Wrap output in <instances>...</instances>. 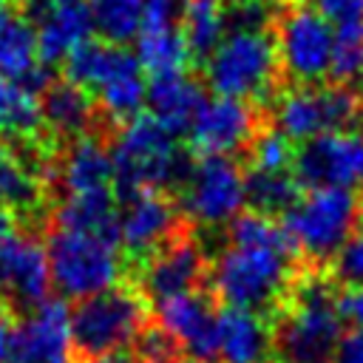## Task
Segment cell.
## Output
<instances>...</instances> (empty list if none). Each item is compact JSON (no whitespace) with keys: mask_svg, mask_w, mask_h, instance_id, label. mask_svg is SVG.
I'll return each instance as SVG.
<instances>
[{"mask_svg":"<svg viewBox=\"0 0 363 363\" xmlns=\"http://www.w3.org/2000/svg\"><path fill=\"white\" fill-rule=\"evenodd\" d=\"M303 187L292 176V170L267 173V170H250L244 167V204L252 213H261L267 218H284L301 199Z\"/></svg>","mask_w":363,"mask_h":363,"instance_id":"26","label":"cell"},{"mask_svg":"<svg viewBox=\"0 0 363 363\" xmlns=\"http://www.w3.org/2000/svg\"><path fill=\"white\" fill-rule=\"evenodd\" d=\"M145 0H88L94 31L113 45H125L142 31Z\"/></svg>","mask_w":363,"mask_h":363,"instance_id":"30","label":"cell"},{"mask_svg":"<svg viewBox=\"0 0 363 363\" xmlns=\"http://www.w3.org/2000/svg\"><path fill=\"white\" fill-rule=\"evenodd\" d=\"M51 298V272L40 233L17 230L0 247V301L20 320Z\"/></svg>","mask_w":363,"mask_h":363,"instance_id":"13","label":"cell"},{"mask_svg":"<svg viewBox=\"0 0 363 363\" xmlns=\"http://www.w3.org/2000/svg\"><path fill=\"white\" fill-rule=\"evenodd\" d=\"M335 363H363V329H352L343 335Z\"/></svg>","mask_w":363,"mask_h":363,"instance_id":"38","label":"cell"},{"mask_svg":"<svg viewBox=\"0 0 363 363\" xmlns=\"http://www.w3.org/2000/svg\"><path fill=\"white\" fill-rule=\"evenodd\" d=\"M224 9H235V6H244V3H252V0H221Z\"/></svg>","mask_w":363,"mask_h":363,"instance_id":"41","label":"cell"},{"mask_svg":"<svg viewBox=\"0 0 363 363\" xmlns=\"http://www.w3.org/2000/svg\"><path fill=\"white\" fill-rule=\"evenodd\" d=\"M23 6V0H0V11L3 9H20Z\"/></svg>","mask_w":363,"mask_h":363,"instance_id":"40","label":"cell"},{"mask_svg":"<svg viewBox=\"0 0 363 363\" xmlns=\"http://www.w3.org/2000/svg\"><path fill=\"white\" fill-rule=\"evenodd\" d=\"M312 6L332 26V31L363 26V0H312Z\"/></svg>","mask_w":363,"mask_h":363,"instance_id":"35","label":"cell"},{"mask_svg":"<svg viewBox=\"0 0 363 363\" xmlns=\"http://www.w3.org/2000/svg\"><path fill=\"white\" fill-rule=\"evenodd\" d=\"M176 201L196 227L227 224L247 207L244 164L230 156H196L193 173Z\"/></svg>","mask_w":363,"mask_h":363,"instance_id":"11","label":"cell"},{"mask_svg":"<svg viewBox=\"0 0 363 363\" xmlns=\"http://www.w3.org/2000/svg\"><path fill=\"white\" fill-rule=\"evenodd\" d=\"M269 125V111L264 105L213 96L196 113L187 130V147L193 156H241L250 150L252 139Z\"/></svg>","mask_w":363,"mask_h":363,"instance_id":"10","label":"cell"},{"mask_svg":"<svg viewBox=\"0 0 363 363\" xmlns=\"http://www.w3.org/2000/svg\"><path fill=\"white\" fill-rule=\"evenodd\" d=\"M326 82L363 91V26L337 28L332 45V62Z\"/></svg>","mask_w":363,"mask_h":363,"instance_id":"31","label":"cell"},{"mask_svg":"<svg viewBox=\"0 0 363 363\" xmlns=\"http://www.w3.org/2000/svg\"><path fill=\"white\" fill-rule=\"evenodd\" d=\"M292 176L303 190L318 187H363V136L354 130L320 133L295 150Z\"/></svg>","mask_w":363,"mask_h":363,"instance_id":"14","label":"cell"},{"mask_svg":"<svg viewBox=\"0 0 363 363\" xmlns=\"http://www.w3.org/2000/svg\"><path fill=\"white\" fill-rule=\"evenodd\" d=\"M45 133L40 96L9 77H0V142H28Z\"/></svg>","mask_w":363,"mask_h":363,"instance_id":"25","label":"cell"},{"mask_svg":"<svg viewBox=\"0 0 363 363\" xmlns=\"http://www.w3.org/2000/svg\"><path fill=\"white\" fill-rule=\"evenodd\" d=\"M111 190L116 204H125L145 190L176 199L193 173L196 156L187 142L182 145L179 136L164 130L147 111H142L116 128L111 139Z\"/></svg>","mask_w":363,"mask_h":363,"instance_id":"2","label":"cell"},{"mask_svg":"<svg viewBox=\"0 0 363 363\" xmlns=\"http://www.w3.org/2000/svg\"><path fill=\"white\" fill-rule=\"evenodd\" d=\"M193 68L199 71L210 54L221 45L227 37V23H224V3L221 0H190L182 9V23H179Z\"/></svg>","mask_w":363,"mask_h":363,"instance_id":"27","label":"cell"},{"mask_svg":"<svg viewBox=\"0 0 363 363\" xmlns=\"http://www.w3.org/2000/svg\"><path fill=\"white\" fill-rule=\"evenodd\" d=\"M301 269L303 264L289 244L224 247L213 258L210 289L224 306L272 318Z\"/></svg>","mask_w":363,"mask_h":363,"instance_id":"3","label":"cell"},{"mask_svg":"<svg viewBox=\"0 0 363 363\" xmlns=\"http://www.w3.org/2000/svg\"><path fill=\"white\" fill-rule=\"evenodd\" d=\"M43 3L51 9V6H62V3H71V0H43Z\"/></svg>","mask_w":363,"mask_h":363,"instance_id":"43","label":"cell"},{"mask_svg":"<svg viewBox=\"0 0 363 363\" xmlns=\"http://www.w3.org/2000/svg\"><path fill=\"white\" fill-rule=\"evenodd\" d=\"M119 207H122L119 238H122V255L128 272H133L142 261H147L187 218L173 196L153 190H145Z\"/></svg>","mask_w":363,"mask_h":363,"instance_id":"15","label":"cell"},{"mask_svg":"<svg viewBox=\"0 0 363 363\" xmlns=\"http://www.w3.org/2000/svg\"><path fill=\"white\" fill-rule=\"evenodd\" d=\"M136 54H130L125 45H113L105 40H85L77 45L60 65V77L82 85L88 94H94L111 74H116L122 65H128Z\"/></svg>","mask_w":363,"mask_h":363,"instance_id":"24","label":"cell"},{"mask_svg":"<svg viewBox=\"0 0 363 363\" xmlns=\"http://www.w3.org/2000/svg\"><path fill=\"white\" fill-rule=\"evenodd\" d=\"M199 74L216 96L247 99L264 108H269L281 88H286L272 28L230 31Z\"/></svg>","mask_w":363,"mask_h":363,"instance_id":"4","label":"cell"},{"mask_svg":"<svg viewBox=\"0 0 363 363\" xmlns=\"http://www.w3.org/2000/svg\"><path fill=\"white\" fill-rule=\"evenodd\" d=\"M272 37L286 85H323L329 77L335 31L312 3L278 0Z\"/></svg>","mask_w":363,"mask_h":363,"instance_id":"8","label":"cell"},{"mask_svg":"<svg viewBox=\"0 0 363 363\" xmlns=\"http://www.w3.org/2000/svg\"><path fill=\"white\" fill-rule=\"evenodd\" d=\"M218 363H275L269 318L235 306H221Z\"/></svg>","mask_w":363,"mask_h":363,"instance_id":"22","label":"cell"},{"mask_svg":"<svg viewBox=\"0 0 363 363\" xmlns=\"http://www.w3.org/2000/svg\"><path fill=\"white\" fill-rule=\"evenodd\" d=\"M184 363H207V360H184Z\"/></svg>","mask_w":363,"mask_h":363,"instance_id":"46","label":"cell"},{"mask_svg":"<svg viewBox=\"0 0 363 363\" xmlns=\"http://www.w3.org/2000/svg\"><path fill=\"white\" fill-rule=\"evenodd\" d=\"M40 111L45 130L57 142H71L85 133H116V125H111L99 108L96 99L77 82L65 77H54L45 91L40 94Z\"/></svg>","mask_w":363,"mask_h":363,"instance_id":"18","label":"cell"},{"mask_svg":"<svg viewBox=\"0 0 363 363\" xmlns=\"http://www.w3.org/2000/svg\"><path fill=\"white\" fill-rule=\"evenodd\" d=\"M295 145L272 128V122L252 139L250 150L244 153L241 164L250 167V170H267V173H281V170H292V162H295Z\"/></svg>","mask_w":363,"mask_h":363,"instance_id":"32","label":"cell"},{"mask_svg":"<svg viewBox=\"0 0 363 363\" xmlns=\"http://www.w3.org/2000/svg\"><path fill=\"white\" fill-rule=\"evenodd\" d=\"M306 269L326 272L340 247L360 230V196L346 187L306 190L303 199L278 218Z\"/></svg>","mask_w":363,"mask_h":363,"instance_id":"6","label":"cell"},{"mask_svg":"<svg viewBox=\"0 0 363 363\" xmlns=\"http://www.w3.org/2000/svg\"><path fill=\"white\" fill-rule=\"evenodd\" d=\"M329 278L340 289H357L363 286V227L340 247L335 261L329 264Z\"/></svg>","mask_w":363,"mask_h":363,"instance_id":"34","label":"cell"},{"mask_svg":"<svg viewBox=\"0 0 363 363\" xmlns=\"http://www.w3.org/2000/svg\"><path fill=\"white\" fill-rule=\"evenodd\" d=\"M133 357L139 363H184V349L182 343L150 315V320L142 326L130 346Z\"/></svg>","mask_w":363,"mask_h":363,"instance_id":"33","label":"cell"},{"mask_svg":"<svg viewBox=\"0 0 363 363\" xmlns=\"http://www.w3.org/2000/svg\"><path fill=\"white\" fill-rule=\"evenodd\" d=\"M147 320L150 303L130 281L77 301L71 309L74 363H94L128 352Z\"/></svg>","mask_w":363,"mask_h":363,"instance_id":"5","label":"cell"},{"mask_svg":"<svg viewBox=\"0 0 363 363\" xmlns=\"http://www.w3.org/2000/svg\"><path fill=\"white\" fill-rule=\"evenodd\" d=\"M354 125H357V133L363 136V108H360V116H357V122H354Z\"/></svg>","mask_w":363,"mask_h":363,"instance_id":"42","label":"cell"},{"mask_svg":"<svg viewBox=\"0 0 363 363\" xmlns=\"http://www.w3.org/2000/svg\"><path fill=\"white\" fill-rule=\"evenodd\" d=\"M37 57V26L20 9L0 11V77L20 82L34 65Z\"/></svg>","mask_w":363,"mask_h":363,"instance_id":"28","label":"cell"},{"mask_svg":"<svg viewBox=\"0 0 363 363\" xmlns=\"http://www.w3.org/2000/svg\"><path fill=\"white\" fill-rule=\"evenodd\" d=\"M156 320L182 343L193 360H218V298L213 289H193L153 303Z\"/></svg>","mask_w":363,"mask_h":363,"instance_id":"16","label":"cell"},{"mask_svg":"<svg viewBox=\"0 0 363 363\" xmlns=\"http://www.w3.org/2000/svg\"><path fill=\"white\" fill-rule=\"evenodd\" d=\"M136 60L142 71H147L150 77H164V74H179L193 68V60L179 26L162 28V31H139Z\"/></svg>","mask_w":363,"mask_h":363,"instance_id":"29","label":"cell"},{"mask_svg":"<svg viewBox=\"0 0 363 363\" xmlns=\"http://www.w3.org/2000/svg\"><path fill=\"white\" fill-rule=\"evenodd\" d=\"M91 34L94 20L88 3L71 0L62 6H51L37 23V57L43 65L57 68L77 45L91 40Z\"/></svg>","mask_w":363,"mask_h":363,"instance_id":"23","label":"cell"},{"mask_svg":"<svg viewBox=\"0 0 363 363\" xmlns=\"http://www.w3.org/2000/svg\"><path fill=\"white\" fill-rule=\"evenodd\" d=\"M182 23V9L173 0H145L142 6V31L176 28Z\"/></svg>","mask_w":363,"mask_h":363,"instance_id":"36","label":"cell"},{"mask_svg":"<svg viewBox=\"0 0 363 363\" xmlns=\"http://www.w3.org/2000/svg\"><path fill=\"white\" fill-rule=\"evenodd\" d=\"M9 363H74L71 312L62 298H48L14 323Z\"/></svg>","mask_w":363,"mask_h":363,"instance_id":"17","label":"cell"},{"mask_svg":"<svg viewBox=\"0 0 363 363\" xmlns=\"http://www.w3.org/2000/svg\"><path fill=\"white\" fill-rule=\"evenodd\" d=\"M269 122L295 147L332 130L323 85H286L269 102Z\"/></svg>","mask_w":363,"mask_h":363,"instance_id":"21","label":"cell"},{"mask_svg":"<svg viewBox=\"0 0 363 363\" xmlns=\"http://www.w3.org/2000/svg\"><path fill=\"white\" fill-rule=\"evenodd\" d=\"M204 91H207V85L196 68L179 71V74H164V77H150L145 111L173 136H187L196 113L207 102Z\"/></svg>","mask_w":363,"mask_h":363,"instance_id":"19","label":"cell"},{"mask_svg":"<svg viewBox=\"0 0 363 363\" xmlns=\"http://www.w3.org/2000/svg\"><path fill=\"white\" fill-rule=\"evenodd\" d=\"M337 306H340V315H343L346 323H352L354 329H363V286L340 289Z\"/></svg>","mask_w":363,"mask_h":363,"instance_id":"37","label":"cell"},{"mask_svg":"<svg viewBox=\"0 0 363 363\" xmlns=\"http://www.w3.org/2000/svg\"><path fill=\"white\" fill-rule=\"evenodd\" d=\"M43 244L51 272V289L60 298L82 301L128 281L122 250L94 233L45 224Z\"/></svg>","mask_w":363,"mask_h":363,"instance_id":"7","label":"cell"},{"mask_svg":"<svg viewBox=\"0 0 363 363\" xmlns=\"http://www.w3.org/2000/svg\"><path fill=\"white\" fill-rule=\"evenodd\" d=\"M173 3H176V6H179V9H184V6H187V3H190V0H173Z\"/></svg>","mask_w":363,"mask_h":363,"instance_id":"45","label":"cell"},{"mask_svg":"<svg viewBox=\"0 0 363 363\" xmlns=\"http://www.w3.org/2000/svg\"><path fill=\"white\" fill-rule=\"evenodd\" d=\"M20 230V221H17V216L14 213H9V210H3L0 207V247L14 235Z\"/></svg>","mask_w":363,"mask_h":363,"instance_id":"39","label":"cell"},{"mask_svg":"<svg viewBox=\"0 0 363 363\" xmlns=\"http://www.w3.org/2000/svg\"><path fill=\"white\" fill-rule=\"evenodd\" d=\"M357 196H360V227H363V187L357 190Z\"/></svg>","mask_w":363,"mask_h":363,"instance_id":"44","label":"cell"},{"mask_svg":"<svg viewBox=\"0 0 363 363\" xmlns=\"http://www.w3.org/2000/svg\"><path fill=\"white\" fill-rule=\"evenodd\" d=\"M0 207L14 213L23 230L43 233L51 201L40 176L9 147L0 142Z\"/></svg>","mask_w":363,"mask_h":363,"instance_id":"20","label":"cell"},{"mask_svg":"<svg viewBox=\"0 0 363 363\" xmlns=\"http://www.w3.org/2000/svg\"><path fill=\"white\" fill-rule=\"evenodd\" d=\"M111 139H113L111 133H85L71 142H60L43 179L51 204L71 196L111 190L113 182Z\"/></svg>","mask_w":363,"mask_h":363,"instance_id":"12","label":"cell"},{"mask_svg":"<svg viewBox=\"0 0 363 363\" xmlns=\"http://www.w3.org/2000/svg\"><path fill=\"white\" fill-rule=\"evenodd\" d=\"M210 267L213 255L201 244L199 227L184 218L182 227L147 261L128 272V281L147 298V303H159L193 289H210Z\"/></svg>","mask_w":363,"mask_h":363,"instance_id":"9","label":"cell"},{"mask_svg":"<svg viewBox=\"0 0 363 363\" xmlns=\"http://www.w3.org/2000/svg\"><path fill=\"white\" fill-rule=\"evenodd\" d=\"M340 286L329 272L301 269L281 309L269 318L275 363H335L343 340Z\"/></svg>","mask_w":363,"mask_h":363,"instance_id":"1","label":"cell"}]
</instances>
